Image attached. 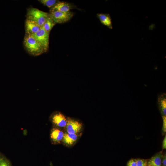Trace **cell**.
Wrapping results in <instances>:
<instances>
[{"mask_svg":"<svg viewBox=\"0 0 166 166\" xmlns=\"http://www.w3.org/2000/svg\"><path fill=\"white\" fill-rule=\"evenodd\" d=\"M24 44L26 49L31 55L37 56L45 52L41 44L31 34L26 33Z\"/></svg>","mask_w":166,"mask_h":166,"instance_id":"1","label":"cell"},{"mask_svg":"<svg viewBox=\"0 0 166 166\" xmlns=\"http://www.w3.org/2000/svg\"><path fill=\"white\" fill-rule=\"evenodd\" d=\"M49 14L37 8L30 9L27 14V19L34 21L39 26L42 27L47 18Z\"/></svg>","mask_w":166,"mask_h":166,"instance_id":"2","label":"cell"},{"mask_svg":"<svg viewBox=\"0 0 166 166\" xmlns=\"http://www.w3.org/2000/svg\"><path fill=\"white\" fill-rule=\"evenodd\" d=\"M49 15L56 23H62L69 20L73 15V12H62L58 11H50Z\"/></svg>","mask_w":166,"mask_h":166,"instance_id":"3","label":"cell"},{"mask_svg":"<svg viewBox=\"0 0 166 166\" xmlns=\"http://www.w3.org/2000/svg\"><path fill=\"white\" fill-rule=\"evenodd\" d=\"M49 33L42 27L37 33L31 34L41 44L45 52L49 48Z\"/></svg>","mask_w":166,"mask_h":166,"instance_id":"4","label":"cell"},{"mask_svg":"<svg viewBox=\"0 0 166 166\" xmlns=\"http://www.w3.org/2000/svg\"><path fill=\"white\" fill-rule=\"evenodd\" d=\"M82 128V124L78 121L67 117V122L65 128L66 132L75 134H79Z\"/></svg>","mask_w":166,"mask_h":166,"instance_id":"5","label":"cell"},{"mask_svg":"<svg viewBox=\"0 0 166 166\" xmlns=\"http://www.w3.org/2000/svg\"><path fill=\"white\" fill-rule=\"evenodd\" d=\"M50 119L56 127L65 128L67 124V117L61 113L56 112L53 113L50 117Z\"/></svg>","mask_w":166,"mask_h":166,"instance_id":"6","label":"cell"},{"mask_svg":"<svg viewBox=\"0 0 166 166\" xmlns=\"http://www.w3.org/2000/svg\"><path fill=\"white\" fill-rule=\"evenodd\" d=\"M64 132L60 128H53L50 133V138L52 142L58 144L62 142Z\"/></svg>","mask_w":166,"mask_h":166,"instance_id":"7","label":"cell"},{"mask_svg":"<svg viewBox=\"0 0 166 166\" xmlns=\"http://www.w3.org/2000/svg\"><path fill=\"white\" fill-rule=\"evenodd\" d=\"M74 7V6L71 3L60 1L51 8L50 11L56 10L62 12H68L70 11V10Z\"/></svg>","mask_w":166,"mask_h":166,"instance_id":"8","label":"cell"},{"mask_svg":"<svg viewBox=\"0 0 166 166\" xmlns=\"http://www.w3.org/2000/svg\"><path fill=\"white\" fill-rule=\"evenodd\" d=\"M42 27L33 21L27 19L26 22V33L33 34L38 32Z\"/></svg>","mask_w":166,"mask_h":166,"instance_id":"9","label":"cell"},{"mask_svg":"<svg viewBox=\"0 0 166 166\" xmlns=\"http://www.w3.org/2000/svg\"><path fill=\"white\" fill-rule=\"evenodd\" d=\"M79 134L69 133L65 132H64L62 142L66 146H71L77 141L79 138Z\"/></svg>","mask_w":166,"mask_h":166,"instance_id":"10","label":"cell"},{"mask_svg":"<svg viewBox=\"0 0 166 166\" xmlns=\"http://www.w3.org/2000/svg\"><path fill=\"white\" fill-rule=\"evenodd\" d=\"M97 16L102 24L110 29H113L111 18L109 14H97Z\"/></svg>","mask_w":166,"mask_h":166,"instance_id":"11","label":"cell"},{"mask_svg":"<svg viewBox=\"0 0 166 166\" xmlns=\"http://www.w3.org/2000/svg\"><path fill=\"white\" fill-rule=\"evenodd\" d=\"M162 152H160L148 160L147 166H161Z\"/></svg>","mask_w":166,"mask_h":166,"instance_id":"12","label":"cell"},{"mask_svg":"<svg viewBox=\"0 0 166 166\" xmlns=\"http://www.w3.org/2000/svg\"><path fill=\"white\" fill-rule=\"evenodd\" d=\"M158 103L162 116L166 115V100L165 94L160 95L158 97Z\"/></svg>","mask_w":166,"mask_h":166,"instance_id":"13","label":"cell"},{"mask_svg":"<svg viewBox=\"0 0 166 166\" xmlns=\"http://www.w3.org/2000/svg\"><path fill=\"white\" fill-rule=\"evenodd\" d=\"M56 24L50 17L49 14V17L42 27L45 30L49 33Z\"/></svg>","mask_w":166,"mask_h":166,"instance_id":"14","label":"cell"},{"mask_svg":"<svg viewBox=\"0 0 166 166\" xmlns=\"http://www.w3.org/2000/svg\"><path fill=\"white\" fill-rule=\"evenodd\" d=\"M39 1L44 5L51 8L60 2L57 0H40Z\"/></svg>","mask_w":166,"mask_h":166,"instance_id":"15","label":"cell"},{"mask_svg":"<svg viewBox=\"0 0 166 166\" xmlns=\"http://www.w3.org/2000/svg\"><path fill=\"white\" fill-rule=\"evenodd\" d=\"M136 166H147V160L138 159H136Z\"/></svg>","mask_w":166,"mask_h":166,"instance_id":"16","label":"cell"},{"mask_svg":"<svg viewBox=\"0 0 166 166\" xmlns=\"http://www.w3.org/2000/svg\"><path fill=\"white\" fill-rule=\"evenodd\" d=\"M0 166H10V165L6 160L0 156Z\"/></svg>","mask_w":166,"mask_h":166,"instance_id":"17","label":"cell"},{"mask_svg":"<svg viewBox=\"0 0 166 166\" xmlns=\"http://www.w3.org/2000/svg\"><path fill=\"white\" fill-rule=\"evenodd\" d=\"M163 119L162 131L164 133L166 132V117L165 116H162Z\"/></svg>","mask_w":166,"mask_h":166,"instance_id":"18","label":"cell"},{"mask_svg":"<svg viewBox=\"0 0 166 166\" xmlns=\"http://www.w3.org/2000/svg\"><path fill=\"white\" fill-rule=\"evenodd\" d=\"M127 166H136V159H132L130 160L127 164Z\"/></svg>","mask_w":166,"mask_h":166,"instance_id":"19","label":"cell"},{"mask_svg":"<svg viewBox=\"0 0 166 166\" xmlns=\"http://www.w3.org/2000/svg\"><path fill=\"white\" fill-rule=\"evenodd\" d=\"M161 166H166V155L165 153L163 155V156L161 159Z\"/></svg>","mask_w":166,"mask_h":166,"instance_id":"20","label":"cell"},{"mask_svg":"<svg viewBox=\"0 0 166 166\" xmlns=\"http://www.w3.org/2000/svg\"><path fill=\"white\" fill-rule=\"evenodd\" d=\"M162 148L163 149H166V135H165L162 142Z\"/></svg>","mask_w":166,"mask_h":166,"instance_id":"21","label":"cell"}]
</instances>
